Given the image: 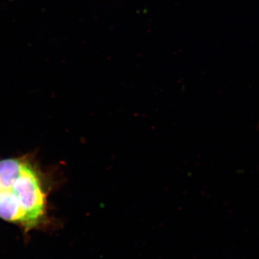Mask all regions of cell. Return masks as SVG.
Returning a JSON list of instances; mask_svg holds the SVG:
<instances>
[{
	"label": "cell",
	"instance_id": "6da1fadb",
	"mask_svg": "<svg viewBox=\"0 0 259 259\" xmlns=\"http://www.w3.org/2000/svg\"><path fill=\"white\" fill-rule=\"evenodd\" d=\"M49 182L29 156L0 160V219L26 231L39 226L47 214Z\"/></svg>",
	"mask_w": 259,
	"mask_h": 259
}]
</instances>
